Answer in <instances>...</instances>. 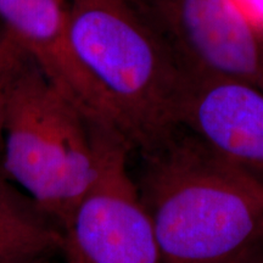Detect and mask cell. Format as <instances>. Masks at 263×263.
<instances>
[{
    "label": "cell",
    "mask_w": 263,
    "mask_h": 263,
    "mask_svg": "<svg viewBox=\"0 0 263 263\" xmlns=\"http://www.w3.org/2000/svg\"><path fill=\"white\" fill-rule=\"evenodd\" d=\"M221 263H263V241L250 246L240 254Z\"/></svg>",
    "instance_id": "9c48e42d"
},
{
    "label": "cell",
    "mask_w": 263,
    "mask_h": 263,
    "mask_svg": "<svg viewBox=\"0 0 263 263\" xmlns=\"http://www.w3.org/2000/svg\"><path fill=\"white\" fill-rule=\"evenodd\" d=\"M179 126L250 172L263 173V91L189 72Z\"/></svg>",
    "instance_id": "52a82bcc"
},
{
    "label": "cell",
    "mask_w": 263,
    "mask_h": 263,
    "mask_svg": "<svg viewBox=\"0 0 263 263\" xmlns=\"http://www.w3.org/2000/svg\"><path fill=\"white\" fill-rule=\"evenodd\" d=\"M0 48L6 99L3 167L64 230L97 174L91 123L5 35Z\"/></svg>",
    "instance_id": "3957f363"
},
{
    "label": "cell",
    "mask_w": 263,
    "mask_h": 263,
    "mask_svg": "<svg viewBox=\"0 0 263 263\" xmlns=\"http://www.w3.org/2000/svg\"><path fill=\"white\" fill-rule=\"evenodd\" d=\"M51 256H41V257H32V258H24L17 259V261L5 262V263H50Z\"/></svg>",
    "instance_id": "8fae6325"
},
{
    "label": "cell",
    "mask_w": 263,
    "mask_h": 263,
    "mask_svg": "<svg viewBox=\"0 0 263 263\" xmlns=\"http://www.w3.org/2000/svg\"><path fill=\"white\" fill-rule=\"evenodd\" d=\"M65 255H66V258H67V263H82L80 259H78L77 256H76L73 252H71L70 250L65 249Z\"/></svg>",
    "instance_id": "7c38bea8"
},
{
    "label": "cell",
    "mask_w": 263,
    "mask_h": 263,
    "mask_svg": "<svg viewBox=\"0 0 263 263\" xmlns=\"http://www.w3.org/2000/svg\"><path fill=\"white\" fill-rule=\"evenodd\" d=\"M5 71L3 61L2 48H0V154L3 151L4 143V126H5Z\"/></svg>",
    "instance_id": "30bf717a"
},
{
    "label": "cell",
    "mask_w": 263,
    "mask_h": 263,
    "mask_svg": "<svg viewBox=\"0 0 263 263\" xmlns=\"http://www.w3.org/2000/svg\"><path fill=\"white\" fill-rule=\"evenodd\" d=\"M186 70L263 91V24L236 0H150Z\"/></svg>",
    "instance_id": "5b68a950"
},
{
    "label": "cell",
    "mask_w": 263,
    "mask_h": 263,
    "mask_svg": "<svg viewBox=\"0 0 263 263\" xmlns=\"http://www.w3.org/2000/svg\"><path fill=\"white\" fill-rule=\"evenodd\" d=\"M97 174L74 206L65 249L82 263H161L156 233L129 171V144L112 128L91 124Z\"/></svg>",
    "instance_id": "277c9868"
},
{
    "label": "cell",
    "mask_w": 263,
    "mask_h": 263,
    "mask_svg": "<svg viewBox=\"0 0 263 263\" xmlns=\"http://www.w3.org/2000/svg\"><path fill=\"white\" fill-rule=\"evenodd\" d=\"M161 263H221L263 241V182L182 126L138 151Z\"/></svg>",
    "instance_id": "6da1fadb"
},
{
    "label": "cell",
    "mask_w": 263,
    "mask_h": 263,
    "mask_svg": "<svg viewBox=\"0 0 263 263\" xmlns=\"http://www.w3.org/2000/svg\"><path fill=\"white\" fill-rule=\"evenodd\" d=\"M74 54L132 151L179 127L189 71L155 22L128 0H67Z\"/></svg>",
    "instance_id": "7a4b0ae2"
},
{
    "label": "cell",
    "mask_w": 263,
    "mask_h": 263,
    "mask_svg": "<svg viewBox=\"0 0 263 263\" xmlns=\"http://www.w3.org/2000/svg\"><path fill=\"white\" fill-rule=\"evenodd\" d=\"M65 246L64 230L9 178L0 154V263L54 256Z\"/></svg>",
    "instance_id": "ba28073f"
},
{
    "label": "cell",
    "mask_w": 263,
    "mask_h": 263,
    "mask_svg": "<svg viewBox=\"0 0 263 263\" xmlns=\"http://www.w3.org/2000/svg\"><path fill=\"white\" fill-rule=\"evenodd\" d=\"M0 21L5 37L91 124L118 132L104 97L74 54L67 0H0Z\"/></svg>",
    "instance_id": "8992f818"
}]
</instances>
